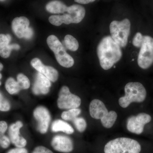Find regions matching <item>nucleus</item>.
<instances>
[{"label": "nucleus", "mask_w": 153, "mask_h": 153, "mask_svg": "<svg viewBox=\"0 0 153 153\" xmlns=\"http://www.w3.org/2000/svg\"><path fill=\"white\" fill-rule=\"evenodd\" d=\"M97 53L100 66L106 70L110 69L122 56L121 47L111 36L102 39L97 46Z\"/></svg>", "instance_id": "obj_1"}, {"label": "nucleus", "mask_w": 153, "mask_h": 153, "mask_svg": "<svg viewBox=\"0 0 153 153\" xmlns=\"http://www.w3.org/2000/svg\"><path fill=\"white\" fill-rule=\"evenodd\" d=\"M89 112L91 117L95 119H100L102 126L107 128L112 127L117 117L115 111H111L108 112L104 103L96 99L90 102Z\"/></svg>", "instance_id": "obj_2"}, {"label": "nucleus", "mask_w": 153, "mask_h": 153, "mask_svg": "<svg viewBox=\"0 0 153 153\" xmlns=\"http://www.w3.org/2000/svg\"><path fill=\"white\" fill-rule=\"evenodd\" d=\"M141 147L137 141L119 137L110 141L105 146V153H140Z\"/></svg>", "instance_id": "obj_3"}, {"label": "nucleus", "mask_w": 153, "mask_h": 153, "mask_svg": "<svg viewBox=\"0 0 153 153\" xmlns=\"http://www.w3.org/2000/svg\"><path fill=\"white\" fill-rule=\"evenodd\" d=\"M125 95L119 100V103L123 108L128 107L132 102H141L146 97V91L139 82H129L125 87Z\"/></svg>", "instance_id": "obj_4"}, {"label": "nucleus", "mask_w": 153, "mask_h": 153, "mask_svg": "<svg viewBox=\"0 0 153 153\" xmlns=\"http://www.w3.org/2000/svg\"><path fill=\"white\" fill-rule=\"evenodd\" d=\"M131 23L128 19L123 21H114L110 25L111 38L121 47H125L127 44L130 32Z\"/></svg>", "instance_id": "obj_5"}, {"label": "nucleus", "mask_w": 153, "mask_h": 153, "mask_svg": "<svg viewBox=\"0 0 153 153\" xmlns=\"http://www.w3.org/2000/svg\"><path fill=\"white\" fill-rule=\"evenodd\" d=\"M47 44L54 52L56 60L60 65L65 68H70L73 66L74 59L66 52L63 44L56 36H49L47 38Z\"/></svg>", "instance_id": "obj_6"}, {"label": "nucleus", "mask_w": 153, "mask_h": 153, "mask_svg": "<svg viewBox=\"0 0 153 153\" xmlns=\"http://www.w3.org/2000/svg\"><path fill=\"white\" fill-rule=\"evenodd\" d=\"M137 63L139 66L144 69L149 68L153 63V38L151 36H143Z\"/></svg>", "instance_id": "obj_7"}, {"label": "nucleus", "mask_w": 153, "mask_h": 153, "mask_svg": "<svg viewBox=\"0 0 153 153\" xmlns=\"http://www.w3.org/2000/svg\"><path fill=\"white\" fill-rule=\"evenodd\" d=\"M81 100L79 97L71 93L68 88L63 86L59 93L57 104L60 109H73L80 106Z\"/></svg>", "instance_id": "obj_8"}, {"label": "nucleus", "mask_w": 153, "mask_h": 153, "mask_svg": "<svg viewBox=\"0 0 153 153\" xmlns=\"http://www.w3.org/2000/svg\"><path fill=\"white\" fill-rule=\"evenodd\" d=\"M151 120V116L145 113H141L137 116H132L127 120V128L132 133L140 134L143 131L145 125L149 123Z\"/></svg>", "instance_id": "obj_9"}, {"label": "nucleus", "mask_w": 153, "mask_h": 153, "mask_svg": "<svg viewBox=\"0 0 153 153\" xmlns=\"http://www.w3.org/2000/svg\"><path fill=\"white\" fill-rule=\"evenodd\" d=\"M33 115L38 122V131L41 134L47 133L51 120L49 111L44 107L39 106L34 110Z\"/></svg>", "instance_id": "obj_10"}, {"label": "nucleus", "mask_w": 153, "mask_h": 153, "mask_svg": "<svg viewBox=\"0 0 153 153\" xmlns=\"http://www.w3.org/2000/svg\"><path fill=\"white\" fill-rule=\"evenodd\" d=\"M31 64L38 72L43 74L50 81L55 82L58 79V72L55 68L50 66H45L38 58L31 60Z\"/></svg>", "instance_id": "obj_11"}, {"label": "nucleus", "mask_w": 153, "mask_h": 153, "mask_svg": "<svg viewBox=\"0 0 153 153\" xmlns=\"http://www.w3.org/2000/svg\"><path fill=\"white\" fill-rule=\"evenodd\" d=\"M53 149L60 152L68 153L73 150V143L72 140L65 136L57 135L54 137L51 142Z\"/></svg>", "instance_id": "obj_12"}, {"label": "nucleus", "mask_w": 153, "mask_h": 153, "mask_svg": "<svg viewBox=\"0 0 153 153\" xmlns=\"http://www.w3.org/2000/svg\"><path fill=\"white\" fill-rule=\"evenodd\" d=\"M22 122L19 121L12 124L9 128V135L12 143L18 148H24L27 145V141L20 135V130L23 126Z\"/></svg>", "instance_id": "obj_13"}, {"label": "nucleus", "mask_w": 153, "mask_h": 153, "mask_svg": "<svg viewBox=\"0 0 153 153\" xmlns=\"http://www.w3.org/2000/svg\"><path fill=\"white\" fill-rule=\"evenodd\" d=\"M51 86V82L48 78L40 72H38L36 74L35 82L32 88L34 94H47L49 93Z\"/></svg>", "instance_id": "obj_14"}, {"label": "nucleus", "mask_w": 153, "mask_h": 153, "mask_svg": "<svg viewBox=\"0 0 153 153\" xmlns=\"http://www.w3.org/2000/svg\"><path fill=\"white\" fill-rule=\"evenodd\" d=\"M30 24V21L26 17H16L12 22V30L18 38H24Z\"/></svg>", "instance_id": "obj_15"}, {"label": "nucleus", "mask_w": 153, "mask_h": 153, "mask_svg": "<svg viewBox=\"0 0 153 153\" xmlns=\"http://www.w3.org/2000/svg\"><path fill=\"white\" fill-rule=\"evenodd\" d=\"M11 40L10 35H0V56L3 58H7L10 57L13 49H20V47L18 44H10Z\"/></svg>", "instance_id": "obj_16"}, {"label": "nucleus", "mask_w": 153, "mask_h": 153, "mask_svg": "<svg viewBox=\"0 0 153 153\" xmlns=\"http://www.w3.org/2000/svg\"><path fill=\"white\" fill-rule=\"evenodd\" d=\"M68 13L72 18V23L78 24L82 21L85 16V9L78 4L72 5L68 7Z\"/></svg>", "instance_id": "obj_17"}, {"label": "nucleus", "mask_w": 153, "mask_h": 153, "mask_svg": "<svg viewBox=\"0 0 153 153\" xmlns=\"http://www.w3.org/2000/svg\"><path fill=\"white\" fill-rule=\"evenodd\" d=\"M68 7L63 2L58 0H54L49 2L46 6L47 11L52 14H64L67 12Z\"/></svg>", "instance_id": "obj_18"}, {"label": "nucleus", "mask_w": 153, "mask_h": 153, "mask_svg": "<svg viewBox=\"0 0 153 153\" xmlns=\"http://www.w3.org/2000/svg\"><path fill=\"white\" fill-rule=\"evenodd\" d=\"M52 131H62L68 134H71L74 133V130L69 124L60 120L55 121L52 126Z\"/></svg>", "instance_id": "obj_19"}, {"label": "nucleus", "mask_w": 153, "mask_h": 153, "mask_svg": "<svg viewBox=\"0 0 153 153\" xmlns=\"http://www.w3.org/2000/svg\"><path fill=\"white\" fill-rule=\"evenodd\" d=\"M49 21L52 25L55 26H60L63 24L69 25L72 23V18L68 13L62 15H54L49 17Z\"/></svg>", "instance_id": "obj_20"}, {"label": "nucleus", "mask_w": 153, "mask_h": 153, "mask_svg": "<svg viewBox=\"0 0 153 153\" xmlns=\"http://www.w3.org/2000/svg\"><path fill=\"white\" fill-rule=\"evenodd\" d=\"M5 88L7 91L11 94L18 93L22 90L19 82L16 81L13 77H10L7 79L5 83Z\"/></svg>", "instance_id": "obj_21"}, {"label": "nucleus", "mask_w": 153, "mask_h": 153, "mask_svg": "<svg viewBox=\"0 0 153 153\" xmlns=\"http://www.w3.org/2000/svg\"><path fill=\"white\" fill-rule=\"evenodd\" d=\"M64 42L66 48L71 51H76L79 48L78 41L71 35H66L64 38Z\"/></svg>", "instance_id": "obj_22"}, {"label": "nucleus", "mask_w": 153, "mask_h": 153, "mask_svg": "<svg viewBox=\"0 0 153 153\" xmlns=\"http://www.w3.org/2000/svg\"><path fill=\"white\" fill-rule=\"evenodd\" d=\"M81 112V110L79 108L70 109L67 111H63L61 114V117L64 120L72 121L77 117Z\"/></svg>", "instance_id": "obj_23"}, {"label": "nucleus", "mask_w": 153, "mask_h": 153, "mask_svg": "<svg viewBox=\"0 0 153 153\" xmlns=\"http://www.w3.org/2000/svg\"><path fill=\"white\" fill-rule=\"evenodd\" d=\"M72 121L78 131L82 132L85 130L87 127V123L84 118L82 117H76Z\"/></svg>", "instance_id": "obj_24"}, {"label": "nucleus", "mask_w": 153, "mask_h": 153, "mask_svg": "<svg viewBox=\"0 0 153 153\" xmlns=\"http://www.w3.org/2000/svg\"><path fill=\"white\" fill-rule=\"evenodd\" d=\"M17 81L19 82L22 89H28L30 87V83L29 79L25 74H19L17 77Z\"/></svg>", "instance_id": "obj_25"}, {"label": "nucleus", "mask_w": 153, "mask_h": 153, "mask_svg": "<svg viewBox=\"0 0 153 153\" xmlns=\"http://www.w3.org/2000/svg\"><path fill=\"white\" fill-rule=\"evenodd\" d=\"M10 108V105L7 100L6 99L0 92V111H7Z\"/></svg>", "instance_id": "obj_26"}, {"label": "nucleus", "mask_w": 153, "mask_h": 153, "mask_svg": "<svg viewBox=\"0 0 153 153\" xmlns=\"http://www.w3.org/2000/svg\"><path fill=\"white\" fill-rule=\"evenodd\" d=\"M142 34L140 33H137L135 35L133 39L132 44L134 47L140 48L143 41Z\"/></svg>", "instance_id": "obj_27"}, {"label": "nucleus", "mask_w": 153, "mask_h": 153, "mask_svg": "<svg viewBox=\"0 0 153 153\" xmlns=\"http://www.w3.org/2000/svg\"><path fill=\"white\" fill-rule=\"evenodd\" d=\"M10 138L4 134L0 135V146L4 149H7L10 144Z\"/></svg>", "instance_id": "obj_28"}, {"label": "nucleus", "mask_w": 153, "mask_h": 153, "mask_svg": "<svg viewBox=\"0 0 153 153\" xmlns=\"http://www.w3.org/2000/svg\"><path fill=\"white\" fill-rule=\"evenodd\" d=\"M33 153H53L52 151L45 147L40 146L35 148Z\"/></svg>", "instance_id": "obj_29"}, {"label": "nucleus", "mask_w": 153, "mask_h": 153, "mask_svg": "<svg viewBox=\"0 0 153 153\" xmlns=\"http://www.w3.org/2000/svg\"><path fill=\"white\" fill-rule=\"evenodd\" d=\"M7 153H28V151L24 148H16L12 149L8 152Z\"/></svg>", "instance_id": "obj_30"}, {"label": "nucleus", "mask_w": 153, "mask_h": 153, "mask_svg": "<svg viewBox=\"0 0 153 153\" xmlns=\"http://www.w3.org/2000/svg\"><path fill=\"white\" fill-rule=\"evenodd\" d=\"M7 129V124L4 121H0V135L4 134Z\"/></svg>", "instance_id": "obj_31"}, {"label": "nucleus", "mask_w": 153, "mask_h": 153, "mask_svg": "<svg viewBox=\"0 0 153 153\" xmlns=\"http://www.w3.org/2000/svg\"><path fill=\"white\" fill-rule=\"evenodd\" d=\"M33 35V29L29 27L27 31L26 32L25 34L24 38H26V39H30Z\"/></svg>", "instance_id": "obj_32"}, {"label": "nucleus", "mask_w": 153, "mask_h": 153, "mask_svg": "<svg viewBox=\"0 0 153 153\" xmlns=\"http://www.w3.org/2000/svg\"><path fill=\"white\" fill-rule=\"evenodd\" d=\"M95 1V0H74L76 2L82 4H86L88 3L93 2Z\"/></svg>", "instance_id": "obj_33"}, {"label": "nucleus", "mask_w": 153, "mask_h": 153, "mask_svg": "<svg viewBox=\"0 0 153 153\" xmlns=\"http://www.w3.org/2000/svg\"><path fill=\"white\" fill-rule=\"evenodd\" d=\"M3 64H2L1 63H0V71H1V70H2L3 68Z\"/></svg>", "instance_id": "obj_34"}, {"label": "nucleus", "mask_w": 153, "mask_h": 153, "mask_svg": "<svg viewBox=\"0 0 153 153\" xmlns=\"http://www.w3.org/2000/svg\"><path fill=\"white\" fill-rule=\"evenodd\" d=\"M2 78V75L0 73V79H1ZM1 81H0V85H1Z\"/></svg>", "instance_id": "obj_35"}]
</instances>
